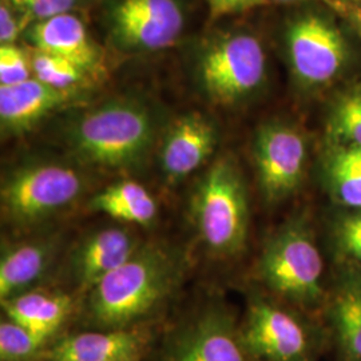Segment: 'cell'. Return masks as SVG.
Instances as JSON below:
<instances>
[{"instance_id":"cell-1","label":"cell","mask_w":361,"mask_h":361,"mask_svg":"<svg viewBox=\"0 0 361 361\" xmlns=\"http://www.w3.org/2000/svg\"><path fill=\"white\" fill-rule=\"evenodd\" d=\"M182 274L183 257L176 249L141 245L89 292L86 320L95 329L142 326L173 295Z\"/></svg>"},{"instance_id":"cell-2","label":"cell","mask_w":361,"mask_h":361,"mask_svg":"<svg viewBox=\"0 0 361 361\" xmlns=\"http://www.w3.org/2000/svg\"><path fill=\"white\" fill-rule=\"evenodd\" d=\"M268 295L297 310L320 316L328 276L310 210L285 219L262 245L256 267Z\"/></svg>"},{"instance_id":"cell-3","label":"cell","mask_w":361,"mask_h":361,"mask_svg":"<svg viewBox=\"0 0 361 361\" xmlns=\"http://www.w3.org/2000/svg\"><path fill=\"white\" fill-rule=\"evenodd\" d=\"M190 216L209 252L221 258L245 250L250 209L246 180L237 161L224 155L198 180L190 200Z\"/></svg>"},{"instance_id":"cell-4","label":"cell","mask_w":361,"mask_h":361,"mask_svg":"<svg viewBox=\"0 0 361 361\" xmlns=\"http://www.w3.org/2000/svg\"><path fill=\"white\" fill-rule=\"evenodd\" d=\"M241 335L257 361H322L331 350L322 316L271 295L247 297Z\"/></svg>"},{"instance_id":"cell-5","label":"cell","mask_w":361,"mask_h":361,"mask_svg":"<svg viewBox=\"0 0 361 361\" xmlns=\"http://www.w3.org/2000/svg\"><path fill=\"white\" fill-rule=\"evenodd\" d=\"M154 121L141 104L113 102L80 116L68 133L78 158L98 168L129 169L147 154Z\"/></svg>"},{"instance_id":"cell-6","label":"cell","mask_w":361,"mask_h":361,"mask_svg":"<svg viewBox=\"0 0 361 361\" xmlns=\"http://www.w3.org/2000/svg\"><path fill=\"white\" fill-rule=\"evenodd\" d=\"M286 50L297 82L310 92L334 86L350 58L348 40L329 11L297 16L286 30Z\"/></svg>"},{"instance_id":"cell-7","label":"cell","mask_w":361,"mask_h":361,"mask_svg":"<svg viewBox=\"0 0 361 361\" xmlns=\"http://www.w3.org/2000/svg\"><path fill=\"white\" fill-rule=\"evenodd\" d=\"M86 188L75 169L61 164H32L13 170L1 183L4 219L27 226L74 204Z\"/></svg>"},{"instance_id":"cell-8","label":"cell","mask_w":361,"mask_h":361,"mask_svg":"<svg viewBox=\"0 0 361 361\" xmlns=\"http://www.w3.org/2000/svg\"><path fill=\"white\" fill-rule=\"evenodd\" d=\"M152 361L257 360L246 348L235 313L210 302L174 325Z\"/></svg>"},{"instance_id":"cell-9","label":"cell","mask_w":361,"mask_h":361,"mask_svg":"<svg viewBox=\"0 0 361 361\" xmlns=\"http://www.w3.org/2000/svg\"><path fill=\"white\" fill-rule=\"evenodd\" d=\"M258 189L268 205H279L302 188L310 166L308 135L296 123L273 119L258 128L253 140Z\"/></svg>"},{"instance_id":"cell-10","label":"cell","mask_w":361,"mask_h":361,"mask_svg":"<svg viewBox=\"0 0 361 361\" xmlns=\"http://www.w3.org/2000/svg\"><path fill=\"white\" fill-rule=\"evenodd\" d=\"M265 74V51L259 40L246 32L219 39L201 61L202 85L217 104L244 101L259 89Z\"/></svg>"},{"instance_id":"cell-11","label":"cell","mask_w":361,"mask_h":361,"mask_svg":"<svg viewBox=\"0 0 361 361\" xmlns=\"http://www.w3.org/2000/svg\"><path fill=\"white\" fill-rule=\"evenodd\" d=\"M320 316L334 361H361V265L332 261Z\"/></svg>"},{"instance_id":"cell-12","label":"cell","mask_w":361,"mask_h":361,"mask_svg":"<svg viewBox=\"0 0 361 361\" xmlns=\"http://www.w3.org/2000/svg\"><path fill=\"white\" fill-rule=\"evenodd\" d=\"M113 25L123 44L158 50L180 37L183 16L176 0H121L113 11Z\"/></svg>"},{"instance_id":"cell-13","label":"cell","mask_w":361,"mask_h":361,"mask_svg":"<svg viewBox=\"0 0 361 361\" xmlns=\"http://www.w3.org/2000/svg\"><path fill=\"white\" fill-rule=\"evenodd\" d=\"M150 341L145 326L79 332L58 337L44 361H141Z\"/></svg>"},{"instance_id":"cell-14","label":"cell","mask_w":361,"mask_h":361,"mask_svg":"<svg viewBox=\"0 0 361 361\" xmlns=\"http://www.w3.org/2000/svg\"><path fill=\"white\" fill-rule=\"evenodd\" d=\"M141 246L129 228L109 226L85 235L68 261V271L78 288L90 292L107 274L122 265Z\"/></svg>"},{"instance_id":"cell-15","label":"cell","mask_w":361,"mask_h":361,"mask_svg":"<svg viewBox=\"0 0 361 361\" xmlns=\"http://www.w3.org/2000/svg\"><path fill=\"white\" fill-rule=\"evenodd\" d=\"M217 145V130L200 113L180 116L169 130L161 149L165 178L177 183L200 168Z\"/></svg>"},{"instance_id":"cell-16","label":"cell","mask_w":361,"mask_h":361,"mask_svg":"<svg viewBox=\"0 0 361 361\" xmlns=\"http://www.w3.org/2000/svg\"><path fill=\"white\" fill-rule=\"evenodd\" d=\"M58 247V235H42L3 246L0 257L1 301L27 292L39 281L50 269Z\"/></svg>"},{"instance_id":"cell-17","label":"cell","mask_w":361,"mask_h":361,"mask_svg":"<svg viewBox=\"0 0 361 361\" xmlns=\"http://www.w3.org/2000/svg\"><path fill=\"white\" fill-rule=\"evenodd\" d=\"M68 98H71L70 91L56 90L38 79L0 86L1 128L13 134L26 133L62 107Z\"/></svg>"},{"instance_id":"cell-18","label":"cell","mask_w":361,"mask_h":361,"mask_svg":"<svg viewBox=\"0 0 361 361\" xmlns=\"http://www.w3.org/2000/svg\"><path fill=\"white\" fill-rule=\"evenodd\" d=\"M35 50L59 56L90 73L97 68L99 52L83 22L73 13H63L38 22L30 31Z\"/></svg>"},{"instance_id":"cell-19","label":"cell","mask_w":361,"mask_h":361,"mask_svg":"<svg viewBox=\"0 0 361 361\" xmlns=\"http://www.w3.org/2000/svg\"><path fill=\"white\" fill-rule=\"evenodd\" d=\"M319 178L332 207L361 209V146L324 142Z\"/></svg>"},{"instance_id":"cell-20","label":"cell","mask_w":361,"mask_h":361,"mask_svg":"<svg viewBox=\"0 0 361 361\" xmlns=\"http://www.w3.org/2000/svg\"><path fill=\"white\" fill-rule=\"evenodd\" d=\"M3 302L7 319L54 343L71 310V297L59 292L27 290Z\"/></svg>"},{"instance_id":"cell-21","label":"cell","mask_w":361,"mask_h":361,"mask_svg":"<svg viewBox=\"0 0 361 361\" xmlns=\"http://www.w3.org/2000/svg\"><path fill=\"white\" fill-rule=\"evenodd\" d=\"M89 207L125 222L146 226L158 214V204L152 193L135 180H119L95 194Z\"/></svg>"},{"instance_id":"cell-22","label":"cell","mask_w":361,"mask_h":361,"mask_svg":"<svg viewBox=\"0 0 361 361\" xmlns=\"http://www.w3.org/2000/svg\"><path fill=\"white\" fill-rule=\"evenodd\" d=\"M324 142L361 146V80L336 92L325 114Z\"/></svg>"},{"instance_id":"cell-23","label":"cell","mask_w":361,"mask_h":361,"mask_svg":"<svg viewBox=\"0 0 361 361\" xmlns=\"http://www.w3.org/2000/svg\"><path fill=\"white\" fill-rule=\"evenodd\" d=\"M325 240L332 261L361 265V209L332 207L325 221Z\"/></svg>"},{"instance_id":"cell-24","label":"cell","mask_w":361,"mask_h":361,"mask_svg":"<svg viewBox=\"0 0 361 361\" xmlns=\"http://www.w3.org/2000/svg\"><path fill=\"white\" fill-rule=\"evenodd\" d=\"M50 341L10 319L0 323V360L44 361Z\"/></svg>"},{"instance_id":"cell-25","label":"cell","mask_w":361,"mask_h":361,"mask_svg":"<svg viewBox=\"0 0 361 361\" xmlns=\"http://www.w3.org/2000/svg\"><path fill=\"white\" fill-rule=\"evenodd\" d=\"M31 68L42 83L62 91H70L78 86L86 74L74 63L38 50L31 58Z\"/></svg>"},{"instance_id":"cell-26","label":"cell","mask_w":361,"mask_h":361,"mask_svg":"<svg viewBox=\"0 0 361 361\" xmlns=\"http://www.w3.org/2000/svg\"><path fill=\"white\" fill-rule=\"evenodd\" d=\"M30 66L26 55L13 44L0 47V86L18 85L30 79Z\"/></svg>"},{"instance_id":"cell-27","label":"cell","mask_w":361,"mask_h":361,"mask_svg":"<svg viewBox=\"0 0 361 361\" xmlns=\"http://www.w3.org/2000/svg\"><path fill=\"white\" fill-rule=\"evenodd\" d=\"M79 0H7V3L25 13L30 19L39 22L68 13Z\"/></svg>"},{"instance_id":"cell-28","label":"cell","mask_w":361,"mask_h":361,"mask_svg":"<svg viewBox=\"0 0 361 361\" xmlns=\"http://www.w3.org/2000/svg\"><path fill=\"white\" fill-rule=\"evenodd\" d=\"M210 13L216 16L229 15V13H241L249 8L262 6L268 3L267 0H207Z\"/></svg>"},{"instance_id":"cell-29","label":"cell","mask_w":361,"mask_h":361,"mask_svg":"<svg viewBox=\"0 0 361 361\" xmlns=\"http://www.w3.org/2000/svg\"><path fill=\"white\" fill-rule=\"evenodd\" d=\"M19 25L13 16L8 3L1 1L0 7V42L1 44H13V40L19 35Z\"/></svg>"},{"instance_id":"cell-30","label":"cell","mask_w":361,"mask_h":361,"mask_svg":"<svg viewBox=\"0 0 361 361\" xmlns=\"http://www.w3.org/2000/svg\"><path fill=\"white\" fill-rule=\"evenodd\" d=\"M338 15L345 19L356 34L361 38V4H352L344 1Z\"/></svg>"},{"instance_id":"cell-31","label":"cell","mask_w":361,"mask_h":361,"mask_svg":"<svg viewBox=\"0 0 361 361\" xmlns=\"http://www.w3.org/2000/svg\"><path fill=\"white\" fill-rule=\"evenodd\" d=\"M268 1V0H267ZM273 1H281V3H293V1H319L324 4L328 10L334 11V13H338L341 10V6L344 1L340 0H273Z\"/></svg>"},{"instance_id":"cell-32","label":"cell","mask_w":361,"mask_h":361,"mask_svg":"<svg viewBox=\"0 0 361 361\" xmlns=\"http://www.w3.org/2000/svg\"><path fill=\"white\" fill-rule=\"evenodd\" d=\"M347 3H352V4H361V0H344Z\"/></svg>"},{"instance_id":"cell-33","label":"cell","mask_w":361,"mask_h":361,"mask_svg":"<svg viewBox=\"0 0 361 361\" xmlns=\"http://www.w3.org/2000/svg\"><path fill=\"white\" fill-rule=\"evenodd\" d=\"M340 1H344V0H340Z\"/></svg>"}]
</instances>
